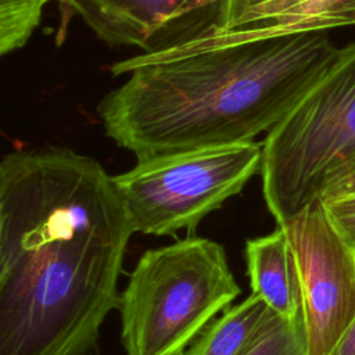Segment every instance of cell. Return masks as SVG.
Wrapping results in <instances>:
<instances>
[{"label":"cell","instance_id":"6da1fadb","mask_svg":"<svg viewBox=\"0 0 355 355\" xmlns=\"http://www.w3.org/2000/svg\"><path fill=\"white\" fill-rule=\"evenodd\" d=\"M135 233L112 176L68 147L0 161V355H97Z\"/></svg>","mask_w":355,"mask_h":355},{"label":"cell","instance_id":"7a4b0ae2","mask_svg":"<svg viewBox=\"0 0 355 355\" xmlns=\"http://www.w3.org/2000/svg\"><path fill=\"white\" fill-rule=\"evenodd\" d=\"M326 31L208 39L111 65L128 75L97 107L105 135L137 161L254 141L333 64Z\"/></svg>","mask_w":355,"mask_h":355},{"label":"cell","instance_id":"3957f363","mask_svg":"<svg viewBox=\"0 0 355 355\" xmlns=\"http://www.w3.org/2000/svg\"><path fill=\"white\" fill-rule=\"evenodd\" d=\"M239 294L218 241L187 237L147 250L118 301L126 355H182Z\"/></svg>","mask_w":355,"mask_h":355},{"label":"cell","instance_id":"277c9868","mask_svg":"<svg viewBox=\"0 0 355 355\" xmlns=\"http://www.w3.org/2000/svg\"><path fill=\"white\" fill-rule=\"evenodd\" d=\"M355 159V43L304 93L262 141L266 207L282 223L316 201Z\"/></svg>","mask_w":355,"mask_h":355},{"label":"cell","instance_id":"5b68a950","mask_svg":"<svg viewBox=\"0 0 355 355\" xmlns=\"http://www.w3.org/2000/svg\"><path fill=\"white\" fill-rule=\"evenodd\" d=\"M262 143L209 147L137 161L112 176L135 233L193 232L261 171Z\"/></svg>","mask_w":355,"mask_h":355},{"label":"cell","instance_id":"8992f818","mask_svg":"<svg viewBox=\"0 0 355 355\" xmlns=\"http://www.w3.org/2000/svg\"><path fill=\"white\" fill-rule=\"evenodd\" d=\"M294 251L308 355H329L355 318V247L322 201L279 223Z\"/></svg>","mask_w":355,"mask_h":355},{"label":"cell","instance_id":"52a82bcc","mask_svg":"<svg viewBox=\"0 0 355 355\" xmlns=\"http://www.w3.org/2000/svg\"><path fill=\"white\" fill-rule=\"evenodd\" d=\"M111 46L161 53L218 33L227 0H58Z\"/></svg>","mask_w":355,"mask_h":355},{"label":"cell","instance_id":"ba28073f","mask_svg":"<svg viewBox=\"0 0 355 355\" xmlns=\"http://www.w3.org/2000/svg\"><path fill=\"white\" fill-rule=\"evenodd\" d=\"M245 261L252 294L259 295L280 316L295 319L302 315L298 265L282 226L245 241Z\"/></svg>","mask_w":355,"mask_h":355},{"label":"cell","instance_id":"9c48e42d","mask_svg":"<svg viewBox=\"0 0 355 355\" xmlns=\"http://www.w3.org/2000/svg\"><path fill=\"white\" fill-rule=\"evenodd\" d=\"M277 316L263 298L251 293L215 318L182 355H247Z\"/></svg>","mask_w":355,"mask_h":355},{"label":"cell","instance_id":"30bf717a","mask_svg":"<svg viewBox=\"0 0 355 355\" xmlns=\"http://www.w3.org/2000/svg\"><path fill=\"white\" fill-rule=\"evenodd\" d=\"M49 0H0V54L22 49L39 26Z\"/></svg>","mask_w":355,"mask_h":355},{"label":"cell","instance_id":"8fae6325","mask_svg":"<svg viewBox=\"0 0 355 355\" xmlns=\"http://www.w3.org/2000/svg\"><path fill=\"white\" fill-rule=\"evenodd\" d=\"M279 3L280 0H227L219 31L208 39L263 36L266 24Z\"/></svg>","mask_w":355,"mask_h":355},{"label":"cell","instance_id":"7c38bea8","mask_svg":"<svg viewBox=\"0 0 355 355\" xmlns=\"http://www.w3.org/2000/svg\"><path fill=\"white\" fill-rule=\"evenodd\" d=\"M247 355H308L302 315L295 319L277 316Z\"/></svg>","mask_w":355,"mask_h":355},{"label":"cell","instance_id":"4fadbf2b","mask_svg":"<svg viewBox=\"0 0 355 355\" xmlns=\"http://www.w3.org/2000/svg\"><path fill=\"white\" fill-rule=\"evenodd\" d=\"M323 205L340 234L355 247V194L323 202Z\"/></svg>","mask_w":355,"mask_h":355},{"label":"cell","instance_id":"5bb4252c","mask_svg":"<svg viewBox=\"0 0 355 355\" xmlns=\"http://www.w3.org/2000/svg\"><path fill=\"white\" fill-rule=\"evenodd\" d=\"M355 194V159L345 166L323 190L320 196L322 202Z\"/></svg>","mask_w":355,"mask_h":355},{"label":"cell","instance_id":"9a60e30c","mask_svg":"<svg viewBox=\"0 0 355 355\" xmlns=\"http://www.w3.org/2000/svg\"><path fill=\"white\" fill-rule=\"evenodd\" d=\"M329 355H355V318L348 324Z\"/></svg>","mask_w":355,"mask_h":355}]
</instances>
